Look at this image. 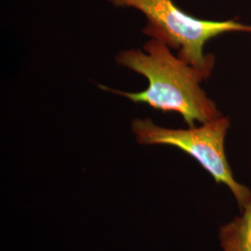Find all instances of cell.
<instances>
[{
    "instance_id": "7a4b0ae2",
    "label": "cell",
    "mask_w": 251,
    "mask_h": 251,
    "mask_svg": "<svg viewBox=\"0 0 251 251\" xmlns=\"http://www.w3.org/2000/svg\"><path fill=\"white\" fill-rule=\"evenodd\" d=\"M116 7L134 8L147 19L143 33L178 50V57L209 77L215 58L204 53L206 43L230 32L251 34V25L235 20L207 21L184 12L172 0H107Z\"/></svg>"
},
{
    "instance_id": "277c9868",
    "label": "cell",
    "mask_w": 251,
    "mask_h": 251,
    "mask_svg": "<svg viewBox=\"0 0 251 251\" xmlns=\"http://www.w3.org/2000/svg\"><path fill=\"white\" fill-rule=\"evenodd\" d=\"M225 251H251V201L243 207V214L220 230Z\"/></svg>"
},
{
    "instance_id": "3957f363",
    "label": "cell",
    "mask_w": 251,
    "mask_h": 251,
    "mask_svg": "<svg viewBox=\"0 0 251 251\" xmlns=\"http://www.w3.org/2000/svg\"><path fill=\"white\" fill-rule=\"evenodd\" d=\"M230 120L217 117L200 126L172 129L155 125L151 119H134L131 130L141 145H169L177 147L195 158L215 179L233 193L240 208L251 201V192L233 178L225 151V141Z\"/></svg>"
},
{
    "instance_id": "6da1fadb",
    "label": "cell",
    "mask_w": 251,
    "mask_h": 251,
    "mask_svg": "<svg viewBox=\"0 0 251 251\" xmlns=\"http://www.w3.org/2000/svg\"><path fill=\"white\" fill-rule=\"evenodd\" d=\"M145 53L132 49L117 54L118 65L148 79V88L141 92H124L100 85V89L124 96L135 103H144L162 112L179 114L189 127L221 117L215 102L206 96L200 83L208 76L198 68L173 55L171 48L152 38L144 45Z\"/></svg>"
}]
</instances>
